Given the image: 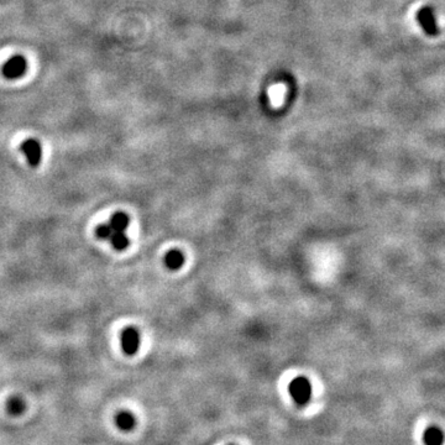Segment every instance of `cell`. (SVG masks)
Instances as JSON below:
<instances>
[{
    "label": "cell",
    "mask_w": 445,
    "mask_h": 445,
    "mask_svg": "<svg viewBox=\"0 0 445 445\" xmlns=\"http://www.w3.org/2000/svg\"><path fill=\"white\" fill-rule=\"evenodd\" d=\"M27 68L26 59L23 56H14L9 58L3 66V73L9 79H16L24 76Z\"/></svg>",
    "instance_id": "cell-3"
},
{
    "label": "cell",
    "mask_w": 445,
    "mask_h": 445,
    "mask_svg": "<svg viewBox=\"0 0 445 445\" xmlns=\"http://www.w3.org/2000/svg\"><path fill=\"white\" fill-rule=\"evenodd\" d=\"M113 233H114L113 228L109 224L99 225V227L97 228V230H95V234H97V237H98V239L108 240V241L111 237V235H113Z\"/></svg>",
    "instance_id": "cell-12"
},
{
    "label": "cell",
    "mask_w": 445,
    "mask_h": 445,
    "mask_svg": "<svg viewBox=\"0 0 445 445\" xmlns=\"http://www.w3.org/2000/svg\"><path fill=\"white\" fill-rule=\"evenodd\" d=\"M116 427L123 432H129L135 427V417L130 412H120L115 417Z\"/></svg>",
    "instance_id": "cell-6"
},
{
    "label": "cell",
    "mask_w": 445,
    "mask_h": 445,
    "mask_svg": "<svg viewBox=\"0 0 445 445\" xmlns=\"http://www.w3.org/2000/svg\"><path fill=\"white\" fill-rule=\"evenodd\" d=\"M289 393L292 398L299 406H304L309 402L312 394V387L309 381L304 377H297L289 385Z\"/></svg>",
    "instance_id": "cell-1"
},
{
    "label": "cell",
    "mask_w": 445,
    "mask_h": 445,
    "mask_svg": "<svg viewBox=\"0 0 445 445\" xmlns=\"http://www.w3.org/2000/svg\"><path fill=\"white\" fill-rule=\"evenodd\" d=\"M121 346L125 354L135 355L140 347V333L136 328H126L121 334Z\"/></svg>",
    "instance_id": "cell-4"
},
{
    "label": "cell",
    "mask_w": 445,
    "mask_h": 445,
    "mask_svg": "<svg viewBox=\"0 0 445 445\" xmlns=\"http://www.w3.org/2000/svg\"><path fill=\"white\" fill-rule=\"evenodd\" d=\"M443 439H444L443 432L437 427L428 428L424 432V435H423L425 445H442Z\"/></svg>",
    "instance_id": "cell-8"
},
{
    "label": "cell",
    "mask_w": 445,
    "mask_h": 445,
    "mask_svg": "<svg viewBox=\"0 0 445 445\" xmlns=\"http://www.w3.org/2000/svg\"><path fill=\"white\" fill-rule=\"evenodd\" d=\"M109 241L111 242L114 249L118 250V251H124L130 245V240L129 237L126 236L125 232H114Z\"/></svg>",
    "instance_id": "cell-10"
},
{
    "label": "cell",
    "mask_w": 445,
    "mask_h": 445,
    "mask_svg": "<svg viewBox=\"0 0 445 445\" xmlns=\"http://www.w3.org/2000/svg\"><path fill=\"white\" fill-rule=\"evenodd\" d=\"M21 151L26 156V160L32 167H36L41 163L42 160V147L37 140L28 139L21 145Z\"/></svg>",
    "instance_id": "cell-2"
},
{
    "label": "cell",
    "mask_w": 445,
    "mask_h": 445,
    "mask_svg": "<svg viewBox=\"0 0 445 445\" xmlns=\"http://www.w3.org/2000/svg\"><path fill=\"white\" fill-rule=\"evenodd\" d=\"M418 18V23L419 25L422 26V28L424 30L425 34L430 35V36H434L439 32L438 30V26L435 24V19L434 15H433V11L430 8H423L420 9L419 13L417 15Z\"/></svg>",
    "instance_id": "cell-5"
},
{
    "label": "cell",
    "mask_w": 445,
    "mask_h": 445,
    "mask_svg": "<svg viewBox=\"0 0 445 445\" xmlns=\"http://www.w3.org/2000/svg\"><path fill=\"white\" fill-rule=\"evenodd\" d=\"M130 223V218L126 215L125 213H115L113 216H111L110 221H109L108 224L113 228L114 232H125L129 227Z\"/></svg>",
    "instance_id": "cell-7"
},
{
    "label": "cell",
    "mask_w": 445,
    "mask_h": 445,
    "mask_svg": "<svg viewBox=\"0 0 445 445\" xmlns=\"http://www.w3.org/2000/svg\"><path fill=\"white\" fill-rule=\"evenodd\" d=\"M6 408H8V412L10 413V415L20 416L21 413L25 411L26 406H25V402H24V399L21 398V397H11V398L8 401V406H6Z\"/></svg>",
    "instance_id": "cell-11"
},
{
    "label": "cell",
    "mask_w": 445,
    "mask_h": 445,
    "mask_svg": "<svg viewBox=\"0 0 445 445\" xmlns=\"http://www.w3.org/2000/svg\"><path fill=\"white\" fill-rule=\"evenodd\" d=\"M166 266H167L170 270H178V268L182 267V265L184 263V256L181 251L178 250H172L167 254L165 259Z\"/></svg>",
    "instance_id": "cell-9"
}]
</instances>
